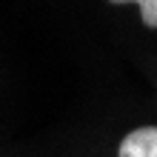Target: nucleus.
<instances>
[{
	"instance_id": "2",
	"label": "nucleus",
	"mask_w": 157,
	"mask_h": 157,
	"mask_svg": "<svg viewBox=\"0 0 157 157\" xmlns=\"http://www.w3.org/2000/svg\"><path fill=\"white\" fill-rule=\"evenodd\" d=\"M109 3H137L143 23L149 29H157V0H109Z\"/></svg>"
},
{
	"instance_id": "1",
	"label": "nucleus",
	"mask_w": 157,
	"mask_h": 157,
	"mask_svg": "<svg viewBox=\"0 0 157 157\" xmlns=\"http://www.w3.org/2000/svg\"><path fill=\"white\" fill-rule=\"evenodd\" d=\"M117 157H157V126L134 128L123 137Z\"/></svg>"
}]
</instances>
